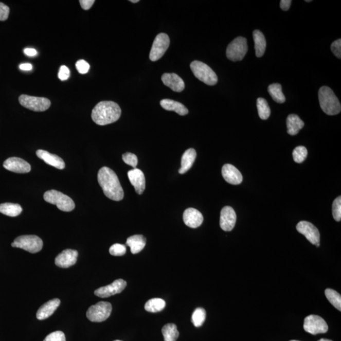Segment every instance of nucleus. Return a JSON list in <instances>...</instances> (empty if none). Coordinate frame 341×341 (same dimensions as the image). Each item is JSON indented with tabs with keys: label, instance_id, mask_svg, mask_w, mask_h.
Segmentation results:
<instances>
[{
	"label": "nucleus",
	"instance_id": "f257e3e1",
	"mask_svg": "<svg viewBox=\"0 0 341 341\" xmlns=\"http://www.w3.org/2000/svg\"><path fill=\"white\" fill-rule=\"evenodd\" d=\"M98 180L104 195L112 201H120L124 192L116 174L112 169L102 167L98 172Z\"/></svg>",
	"mask_w": 341,
	"mask_h": 341
},
{
	"label": "nucleus",
	"instance_id": "f03ea898",
	"mask_svg": "<svg viewBox=\"0 0 341 341\" xmlns=\"http://www.w3.org/2000/svg\"><path fill=\"white\" fill-rule=\"evenodd\" d=\"M121 114V108L116 102L101 101L94 107L91 116L97 124L104 126L118 121Z\"/></svg>",
	"mask_w": 341,
	"mask_h": 341
},
{
	"label": "nucleus",
	"instance_id": "7ed1b4c3",
	"mask_svg": "<svg viewBox=\"0 0 341 341\" xmlns=\"http://www.w3.org/2000/svg\"><path fill=\"white\" fill-rule=\"evenodd\" d=\"M318 99L321 110L327 115L333 116L339 114L341 106L339 99L331 88L323 86L318 91Z\"/></svg>",
	"mask_w": 341,
	"mask_h": 341
},
{
	"label": "nucleus",
	"instance_id": "20e7f679",
	"mask_svg": "<svg viewBox=\"0 0 341 341\" xmlns=\"http://www.w3.org/2000/svg\"><path fill=\"white\" fill-rule=\"evenodd\" d=\"M190 68L196 78L208 85H214L218 81L217 75L210 66L199 61L191 63Z\"/></svg>",
	"mask_w": 341,
	"mask_h": 341
},
{
	"label": "nucleus",
	"instance_id": "39448f33",
	"mask_svg": "<svg viewBox=\"0 0 341 341\" xmlns=\"http://www.w3.org/2000/svg\"><path fill=\"white\" fill-rule=\"evenodd\" d=\"M44 201L56 205L58 209L64 212H70L75 209V203L70 196L57 190H51L44 194Z\"/></svg>",
	"mask_w": 341,
	"mask_h": 341
},
{
	"label": "nucleus",
	"instance_id": "423d86ee",
	"mask_svg": "<svg viewBox=\"0 0 341 341\" xmlns=\"http://www.w3.org/2000/svg\"><path fill=\"white\" fill-rule=\"evenodd\" d=\"M13 247L19 248L31 254L38 253L43 248V240L35 235H23L15 238Z\"/></svg>",
	"mask_w": 341,
	"mask_h": 341
},
{
	"label": "nucleus",
	"instance_id": "0eeeda50",
	"mask_svg": "<svg viewBox=\"0 0 341 341\" xmlns=\"http://www.w3.org/2000/svg\"><path fill=\"white\" fill-rule=\"evenodd\" d=\"M248 50L247 41L243 37L235 38L226 49V57L232 62L242 60Z\"/></svg>",
	"mask_w": 341,
	"mask_h": 341
},
{
	"label": "nucleus",
	"instance_id": "6e6552de",
	"mask_svg": "<svg viewBox=\"0 0 341 341\" xmlns=\"http://www.w3.org/2000/svg\"><path fill=\"white\" fill-rule=\"evenodd\" d=\"M112 312V306L109 302L100 301L91 306L87 312V317L93 322H102L109 318Z\"/></svg>",
	"mask_w": 341,
	"mask_h": 341
},
{
	"label": "nucleus",
	"instance_id": "1a4fd4ad",
	"mask_svg": "<svg viewBox=\"0 0 341 341\" xmlns=\"http://www.w3.org/2000/svg\"><path fill=\"white\" fill-rule=\"evenodd\" d=\"M19 101L22 106L33 112H44L48 110L51 106V101L48 99L24 95V94L19 97Z\"/></svg>",
	"mask_w": 341,
	"mask_h": 341
},
{
	"label": "nucleus",
	"instance_id": "9d476101",
	"mask_svg": "<svg viewBox=\"0 0 341 341\" xmlns=\"http://www.w3.org/2000/svg\"><path fill=\"white\" fill-rule=\"evenodd\" d=\"M170 40L169 36L165 33L158 34L152 44L149 58L152 62H156L163 57L170 46Z\"/></svg>",
	"mask_w": 341,
	"mask_h": 341
},
{
	"label": "nucleus",
	"instance_id": "9b49d317",
	"mask_svg": "<svg viewBox=\"0 0 341 341\" xmlns=\"http://www.w3.org/2000/svg\"><path fill=\"white\" fill-rule=\"evenodd\" d=\"M304 331L312 335L326 333L328 326L324 318L320 316L311 315L308 316L304 320Z\"/></svg>",
	"mask_w": 341,
	"mask_h": 341
},
{
	"label": "nucleus",
	"instance_id": "f8f14e48",
	"mask_svg": "<svg viewBox=\"0 0 341 341\" xmlns=\"http://www.w3.org/2000/svg\"><path fill=\"white\" fill-rule=\"evenodd\" d=\"M296 229L306 237L313 245L320 243V232L318 229L310 222L302 221L296 226Z\"/></svg>",
	"mask_w": 341,
	"mask_h": 341
},
{
	"label": "nucleus",
	"instance_id": "ddd939ff",
	"mask_svg": "<svg viewBox=\"0 0 341 341\" xmlns=\"http://www.w3.org/2000/svg\"><path fill=\"white\" fill-rule=\"evenodd\" d=\"M126 286L127 282L123 279H119L106 286L99 288L94 292V294L99 298H108L116 294L121 293Z\"/></svg>",
	"mask_w": 341,
	"mask_h": 341
},
{
	"label": "nucleus",
	"instance_id": "4468645a",
	"mask_svg": "<svg viewBox=\"0 0 341 341\" xmlns=\"http://www.w3.org/2000/svg\"><path fill=\"white\" fill-rule=\"evenodd\" d=\"M6 170L16 173H27L31 170L29 164L19 157L8 158L4 163Z\"/></svg>",
	"mask_w": 341,
	"mask_h": 341
},
{
	"label": "nucleus",
	"instance_id": "2eb2a0df",
	"mask_svg": "<svg viewBox=\"0 0 341 341\" xmlns=\"http://www.w3.org/2000/svg\"><path fill=\"white\" fill-rule=\"evenodd\" d=\"M237 222V214L231 207L226 206L221 210L220 226L225 231H231Z\"/></svg>",
	"mask_w": 341,
	"mask_h": 341
},
{
	"label": "nucleus",
	"instance_id": "dca6fc26",
	"mask_svg": "<svg viewBox=\"0 0 341 341\" xmlns=\"http://www.w3.org/2000/svg\"><path fill=\"white\" fill-rule=\"evenodd\" d=\"M78 252L75 249H66L58 255L55 259V264L60 268H68L76 264Z\"/></svg>",
	"mask_w": 341,
	"mask_h": 341
},
{
	"label": "nucleus",
	"instance_id": "f3484780",
	"mask_svg": "<svg viewBox=\"0 0 341 341\" xmlns=\"http://www.w3.org/2000/svg\"><path fill=\"white\" fill-rule=\"evenodd\" d=\"M222 174L225 181L231 185H239L243 181V176L240 171L229 164L223 166Z\"/></svg>",
	"mask_w": 341,
	"mask_h": 341
},
{
	"label": "nucleus",
	"instance_id": "a211bd4d",
	"mask_svg": "<svg viewBox=\"0 0 341 341\" xmlns=\"http://www.w3.org/2000/svg\"><path fill=\"white\" fill-rule=\"evenodd\" d=\"M130 183L134 186L135 192L139 195L142 194L146 188V178L143 172L137 168L128 172Z\"/></svg>",
	"mask_w": 341,
	"mask_h": 341
},
{
	"label": "nucleus",
	"instance_id": "6ab92c4d",
	"mask_svg": "<svg viewBox=\"0 0 341 341\" xmlns=\"http://www.w3.org/2000/svg\"><path fill=\"white\" fill-rule=\"evenodd\" d=\"M184 221L186 225L191 228H196L203 223L204 218L201 212L193 208H188L184 213Z\"/></svg>",
	"mask_w": 341,
	"mask_h": 341
},
{
	"label": "nucleus",
	"instance_id": "aec40b11",
	"mask_svg": "<svg viewBox=\"0 0 341 341\" xmlns=\"http://www.w3.org/2000/svg\"><path fill=\"white\" fill-rule=\"evenodd\" d=\"M161 80L164 84L174 92L181 93L184 90L185 82L181 77L176 74H164Z\"/></svg>",
	"mask_w": 341,
	"mask_h": 341
},
{
	"label": "nucleus",
	"instance_id": "412c9836",
	"mask_svg": "<svg viewBox=\"0 0 341 341\" xmlns=\"http://www.w3.org/2000/svg\"><path fill=\"white\" fill-rule=\"evenodd\" d=\"M36 155L42 159L46 164L50 166H53V167L58 169V170H63L65 167V163L63 161L62 158L58 156L57 155L49 153L48 151H44V150H38L36 152Z\"/></svg>",
	"mask_w": 341,
	"mask_h": 341
},
{
	"label": "nucleus",
	"instance_id": "4be33fe9",
	"mask_svg": "<svg viewBox=\"0 0 341 341\" xmlns=\"http://www.w3.org/2000/svg\"><path fill=\"white\" fill-rule=\"evenodd\" d=\"M60 304V300L58 298H55L46 302L38 310L36 317H37L38 320L46 319V318L51 317L53 314Z\"/></svg>",
	"mask_w": 341,
	"mask_h": 341
},
{
	"label": "nucleus",
	"instance_id": "5701e85b",
	"mask_svg": "<svg viewBox=\"0 0 341 341\" xmlns=\"http://www.w3.org/2000/svg\"><path fill=\"white\" fill-rule=\"evenodd\" d=\"M160 106L167 111H173L179 115L185 116L188 113V110L184 104L174 100L165 99L160 102Z\"/></svg>",
	"mask_w": 341,
	"mask_h": 341
},
{
	"label": "nucleus",
	"instance_id": "b1692460",
	"mask_svg": "<svg viewBox=\"0 0 341 341\" xmlns=\"http://www.w3.org/2000/svg\"><path fill=\"white\" fill-rule=\"evenodd\" d=\"M126 245L130 247L133 254H137L145 247L146 239L143 235L132 236L127 239Z\"/></svg>",
	"mask_w": 341,
	"mask_h": 341
},
{
	"label": "nucleus",
	"instance_id": "393cba45",
	"mask_svg": "<svg viewBox=\"0 0 341 341\" xmlns=\"http://www.w3.org/2000/svg\"><path fill=\"white\" fill-rule=\"evenodd\" d=\"M286 124L288 133L290 135H297L304 125V122L295 114H292L288 116Z\"/></svg>",
	"mask_w": 341,
	"mask_h": 341
},
{
	"label": "nucleus",
	"instance_id": "a878e982",
	"mask_svg": "<svg viewBox=\"0 0 341 341\" xmlns=\"http://www.w3.org/2000/svg\"><path fill=\"white\" fill-rule=\"evenodd\" d=\"M196 157V152L194 149L187 150L182 157V167L179 170V173L184 174L192 167Z\"/></svg>",
	"mask_w": 341,
	"mask_h": 341
},
{
	"label": "nucleus",
	"instance_id": "bb28decb",
	"mask_svg": "<svg viewBox=\"0 0 341 341\" xmlns=\"http://www.w3.org/2000/svg\"><path fill=\"white\" fill-rule=\"evenodd\" d=\"M253 38L256 56L258 58L262 57L265 53L266 45H267L265 36L259 30H256L253 32Z\"/></svg>",
	"mask_w": 341,
	"mask_h": 341
},
{
	"label": "nucleus",
	"instance_id": "cd10ccee",
	"mask_svg": "<svg viewBox=\"0 0 341 341\" xmlns=\"http://www.w3.org/2000/svg\"><path fill=\"white\" fill-rule=\"evenodd\" d=\"M22 212V208L20 205L13 203H4L0 204V212L3 214L16 217L20 215Z\"/></svg>",
	"mask_w": 341,
	"mask_h": 341
},
{
	"label": "nucleus",
	"instance_id": "c85d7f7f",
	"mask_svg": "<svg viewBox=\"0 0 341 341\" xmlns=\"http://www.w3.org/2000/svg\"><path fill=\"white\" fill-rule=\"evenodd\" d=\"M162 333L165 341H176L179 337V332L174 324H168L163 327Z\"/></svg>",
	"mask_w": 341,
	"mask_h": 341
},
{
	"label": "nucleus",
	"instance_id": "c756f323",
	"mask_svg": "<svg viewBox=\"0 0 341 341\" xmlns=\"http://www.w3.org/2000/svg\"><path fill=\"white\" fill-rule=\"evenodd\" d=\"M268 92L270 93L272 98L277 103H284L285 98L282 91V86L279 84H273L268 86Z\"/></svg>",
	"mask_w": 341,
	"mask_h": 341
},
{
	"label": "nucleus",
	"instance_id": "7c9ffc66",
	"mask_svg": "<svg viewBox=\"0 0 341 341\" xmlns=\"http://www.w3.org/2000/svg\"><path fill=\"white\" fill-rule=\"evenodd\" d=\"M166 307V302L160 298H153L149 300L145 304L147 312L157 313L162 311Z\"/></svg>",
	"mask_w": 341,
	"mask_h": 341
},
{
	"label": "nucleus",
	"instance_id": "2f4dec72",
	"mask_svg": "<svg viewBox=\"0 0 341 341\" xmlns=\"http://www.w3.org/2000/svg\"><path fill=\"white\" fill-rule=\"evenodd\" d=\"M257 107L259 117L263 120H267L271 115V109L267 101L262 98H258Z\"/></svg>",
	"mask_w": 341,
	"mask_h": 341
},
{
	"label": "nucleus",
	"instance_id": "473e14b6",
	"mask_svg": "<svg viewBox=\"0 0 341 341\" xmlns=\"http://www.w3.org/2000/svg\"><path fill=\"white\" fill-rule=\"evenodd\" d=\"M325 295L327 299L330 301V303H331L335 309L340 311L341 296L340 294L334 290L327 289L325 291Z\"/></svg>",
	"mask_w": 341,
	"mask_h": 341
},
{
	"label": "nucleus",
	"instance_id": "72a5a7b5",
	"mask_svg": "<svg viewBox=\"0 0 341 341\" xmlns=\"http://www.w3.org/2000/svg\"><path fill=\"white\" fill-rule=\"evenodd\" d=\"M206 318V312L202 308H198L193 312L192 316V321L194 326L200 327L203 325Z\"/></svg>",
	"mask_w": 341,
	"mask_h": 341
},
{
	"label": "nucleus",
	"instance_id": "f704fd0d",
	"mask_svg": "<svg viewBox=\"0 0 341 341\" xmlns=\"http://www.w3.org/2000/svg\"><path fill=\"white\" fill-rule=\"evenodd\" d=\"M307 155V149L304 146H298L293 152V159L297 163H303L306 159Z\"/></svg>",
	"mask_w": 341,
	"mask_h": 341
},
{
	"label": "nucleus",
	"instance_id": "c9c22d12",
	"mask_svg": "<svg viewBox=\"0 0 341 341\" xmlns=\"http://www.w3.org/2000/svg\"><path fill=\"white\" fill-rule=\"evenodd\" d=\"M332 215L334 220L337 222L341 220V198L339 196L334 200L332 204Z\"/></svg>",
	"mask_w": 341,
	"mask_h": 341
},
{
	"label": "nucleus",
	"instance_id": "e433bc0d",
	"mask_svg": "<svg viewBox=\"0 0 341 341\" xmlns=\"http://www.w3.org/2000/svg\"><path fill=\"white\" fill-rule=\"evenodd\" d=\"M126 252V246L119 243L114 244L110 248V253L113 256H123Z\"/></svg>",
	"mask_w": 341,
	"mask_h": 341
},
{
	"label": "nucleus",
	"instance_id": "4c0bfd02",
	"mask_svg": "<svg viewBox=\"0 0 341 341\" xmlns=\"http://www.w3.org/2000/svg\"><path fill=\"white\" fill-rule=\"evenodd\" d=\"M123 161L127 164V165L131 166L134 169L137 167L138 164V159L137 157L136 156V155L134 154L130 153V152H127V153L124 154L123 156Z\"/></svg>",
	"mask_w": 341,
	"mask_h": 341
},
{
	"label": "nucleus",
	"instance_id": "58836bf2",
	"mask_svg": "<svg viewBox=\"0 0 341 341\" xmlns=\"http://www.w3.org/2000/svg\"><path fill=\"white\" fill-rule=\"evenodd\" d=\"M43 341H66V338L63 332L56 331L47 335Z\"/></svg>",
	"mask_w": 341,
	"mask_h": 341
},
{
	"label": "nucleus",
	"instance_id": "ea45409f",
	"mask_svg": "<svg viewBox=\"0 0 341 341\" xmlns=\"http://www.w3.org/2000/svg\"><path fill=\"white\" fill-rule=\"evenodd\" d=\"M77 71L80 74H87L90 69V65L88 63L84 60H80L76 63V64Z\"/></svg>",
	"mask_w": 341,
	"mask_h": 341
},
{
	"label": "nucleus",
	"instance_id": "a19ab883",
	"mask_svg": "<svg viewBox=\"0 0 341 341\" xmlns=\"http://www.w3.org/2000/svg\"><path fill=\"white\" fill-rule=\"evenodd\" d=\"M331 50L335 57L340 59L341 58V40L339 39L331 44Z\"/></svg>",
	"mask_w": 341,
	"mask_h": 341
},
{
	"label": "nucleus",
	"instance_id": "79ce46f5",
	"mask_svg": "<svg viewBox=\"0 0 341 341\" xmlns=\"http://www.w3.org/2000/svg\"><path fill=\"white\" fill-rule=\"evenodd\" d=\"M10 13V8L6 5L0 2V21L7 20Z\"/></svg>",
	"mask_w": 341,
	"mask_h": 341
},
{
	"label": "nucleus",
	"instance_id": "37998d69",
	"mask_svg": "<svg viewBox=\"0 0 341 341\" xmlns=\"http://www.w3.org/2000/svg\"><path fill=\"white\" fill-rule=\"evenodd\" d=\"M70 76V71L67 66L63 65L60 68L59 73H58V78L62 81L67 80Z\"/></svg>",
	"mask_w": 341,
	"mask_h": 341
},
{
	"label": "nucleus",
	"instance_id": "c03bdc74",
	"mask_svg": "<svg viewBox=\"0 0 341 341\" xmlns=\"http://www.w3.org/2000/svg\"><path fill=\"white\" fill-rule=\"evenodd\" d=\"M79 3L82 9L88 10L93 7L95 1L94 0H80Z\"/></svg>",
	"mask_w": 341,
	"mask_h": 341
},
{
	"label": "nucleus",
	"instance_id": "a18cd8bd",
	"mask_svg": "<svg viewBox=\"0 0 341 341\" xmlns=\"http://www.w3.org/2000/svg\"><path fill=\"white\" fill-rule=\"evenodd\" d=\"M292 3V0H282L280 3V7L282 10L287 11L290 9Z\"/></svg>",
	"mask_w": 341,
	"mask_h": 341
},
{
	"label": "nucleus",
	"instance_id": "49530a36",
	"mask_svg": "<svg viewBox=\"0 0 341 341\" xmlns=\"http://www.w3.org/2000/svg\"><path fill=\"white\" fill-rule=\"evenodd\" d=\"M24 53L28 57H34L38 54L37 51L34 48H26L24 50Z\"/></svg>",
	"mask_w": 341,
	"mask_h": 341
},
{
	"label": "nucleus",
	"instance_id": "de8ad7c7",
	"mask_svg": "<svg viewBox=\"0 0 341 341\" xmlns=\"http://www.w3.org/2000/svg\"><path fill=\"white\" fill-rule=\"evenodd\" d=\"M19 68L22 70L29 71L32 69V65L30 63H22L19 65Z\"/></svg>",
	"mask_w": 341,
	"mask_h": 341
},
{
	"label": "nucleus",
	"instance_id": "09e8293b",
	"mask_svg": "<svg viewBox=\"0 0 341 341\" xmlns=\"http://www.w3.org/2000/svg\"><path fill=\"white\" fill-rule=\"evenodd\" d=\"M130 2L133 3V4H136V3L139 2V0H130Z\"/></svg>",
	"mask_w": 341,
	"mask_h": 341
},
{
	"label": "nucleus",
	"instance_id": "8fccbe9b",
	"mask_svg": "<svg viewBox=\"0 0 341 341\" xmlns=\"http://www.w3.org/2000/svg\"><path fill=\"white\" fill-rule=\"evenodd\" d=\"M318 341H332V340L327 339H321Z\"/></svg>",
	"mask_w": 341,
	"mask_h": 341
},
{
	"label": "nucleus",
	"instance_id": "3c124183",
	"mask_svg": "<svg viewBox=\"0 0 341 341\" xmlns=\"http://www.w3.org/2000/svg\"><path fill=\"white\" fill-rule=\"evenodd\" d=\"M316 245H317V247H318V246H320V243H317Z\"/></svg>",
	"mask_w": 341,
	"mask_h": 341
},
{
	"label": "nucleus",
	"instance_id": "603ef678",
	"mask_svg": "<svg viewBox=\"0 0 341 341\" xmlns=\"http://www.w3.org/2000/svg\"><path fill=\"white\" fill-rule=\"evenodd\" d=\"M306 2H311V0H307Z\"/></svg>",
	"mask_w": 341,
	"mask_h": 341
},
{
	"label": "nucleus",
	"instance_id": "864d4df0",
	"mask_svg": "<svg viewBox=\"0 0 341 341\" xmlns=\"http://www.w3.org/2000/svg\"><path fill=\"white\" fill-rule=\"evenodd\" d=\"M290 341H299V340H290Z\"/></svg>",
	"mask_w": 341,
	"mask_h": 341
},
{
	"label": "nucleus",
	"instance_id": "5fc2aeb1",
	"mask_svg": "<svg viewBox=\"0 0 341 341\" xmlns=\"http://www.w3.org/2000/svg\"><path fill=\"white\" fill-rule=\"evenodd\" d=\"M114 341H122V340H114Z\"/></svg>",
	"mask_w": 341,
	"mask_h": 341
}]
</instances>
